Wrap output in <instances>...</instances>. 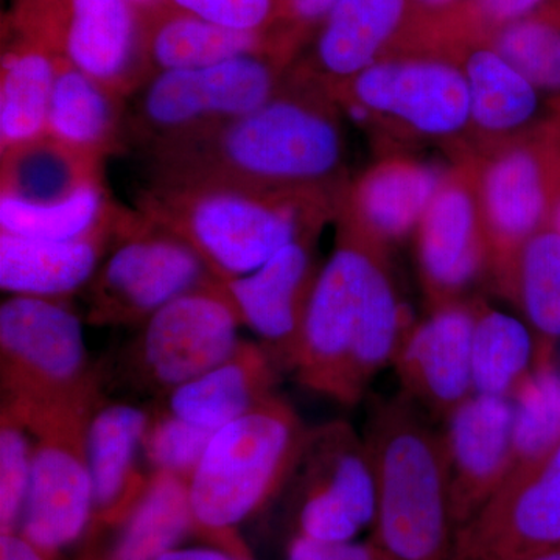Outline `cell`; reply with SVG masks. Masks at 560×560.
<instances>
[{
  "instance_id": "obj_47",
  "label": "cell",
  "mask_w": 560,
  "mask_h": 560,
  "mask_svg": "<svg viewBox=\"0 0 560 560\" xmlns=\"http://www.w3.org/2000/svg\"><path fill=\"white\" fill-rule=\"evenodd\" d=\"M521 560H560V547L550 548V550L537 552V555Z\"/></svg>"
},
{
  "instance_id": "obj_48",
  "label": "cell",
  "mask_w": 560,
  "mask_h": 560,
  "mask_svg": "<svg viewBox=\"0 0 560 560\" xmlns=\"http://www.w3.org/2000/svg\"><path fill=\"white\" fill-rule=\"evenodd\" d=\"M548 102H550L552 119H555L556 124H558V127L560 128V95H558V97L548 98Z\"/></svg>"
},
{
  "instance_id": "obj_13",
  "label": "cell",
  "mask_w": 560,
  "mask_h": 560,
  "mask_svg": "<svg viewBox=\"0 0 560 560\" xmlns=\"http://www.w3.org/2000/svg\"><path fill=\"white\" fill-rule=\"evenodd\" d=\"M241 318L219 280L176 298L140 324L127 353L140 389L164 397L200 377L237 348Z\"/></svg>"
},
{
  "instance_id": "obj_35",
  "label": "cell",
  "mask_w": 560,
  "mask_h": 560,
  "mask_svg": "<svg viewBox=\"0 0 560 560\" xmlns=\"http://www.w3.org/2000/svg\"><path fill=\"white\" fill-rule=\"evenodd\" d=\"M544 95H560V0H545L533 13L485 39Z\"/></svg>"
},
{
  "instance_id": "obj_3",
  "label": "cell",
  "mask_w": 560,
  "mask_h": 560,
  "mask_svg": "<svg viewBox=\"0 0 560 560\" xmlns=\"http://www.w3.org/2000/svg\"><path fill=\"white\" fill-rule=\"evenodd\" d=\"M364 442L375 478L372 541L396 560H452L456 528L444 436L407 397H374Z\"/></svg>"
},
{
  "instance_id": "obj_32",
  "label": "cell",
  "mask_w": 560,
  "mask_h": 560,
  "mask_svg": "<svg viewBox=\"0 0 560 560\" xmlns=\"http://www.w3.org/2000/svg\"><path fill=\"white\" fill-rule=\"evenodd\" d=\"M194 526L189 481L167 474H153L138 501L109 560H158L173 550Z\"/></svg>"
},
{
  "instance_id": "obj_9",
  "label": "cell",
  "mask_w": 560,
  "mask_h": 560,
  "mask_svg": "<svg viewBox=\"0 0 560 560\" xmlns=\"http://www.w3.org/2000/svg\"><path fill=\"white\" fill-rule=\"evenodd\" d=\"M3 25L121 97L150 79L142 18L127 0H14Z\"/></svg>"
},
{
  "instance_id": "obj_37",
  "label": "cell",
  "mask_w": 560,
  "mask_h": 560,
  "mask_svg": "<svg viewBox=\"0 0 560 560\" xmlns=\"http://www.w3.org/2000/svg\"><path fill=\"white\" fill-rule=\"evenodd\" d=\"M33 463V436L25 420L0 405V528L14 533L24 514Z\"/></svg>"
},
{
  "instance_id": "obj_16",
  "label": "cell",
  "mask_w": 560,
  "mask_h": 560,
  "mask_svg": "<svg viewBox=\"0 0 560 560\" xmlns=\"http://www.w3.org/2000/svg\"><path fill=\"white\" fill-rule=\"evenodd\" d=\"M560 547V444L508 475L456 533L452 560H521Z\"/></svg>"
},
{
  "instance_id": "obj_29",
  "label": "cell",
  "mask_w": 560,
  "mask_h": 560,
  "mask_svg": "<svg viewBox=\"0 0 560 560\" xmlns=\"http://www.w3.org/2000/svg\"><path fill=\"white\" fill-rule=\"evenodd\" d=\"M0 60V151L44 138L58 58L3 25Z\"/></svg>"
},
{
  "instance_id": "obj_34",
  "label": "cell",
  "mask_w": 560,
  "mask_h": 560,
  "mask_svg": "<svg viewBox=\"0 0 560 560\" xmlns=\"http://www.w3.org/2000/svg\"><path fill=\"white\" fill-rule=\"evenodd\" d=\"M536 361L511 399V471L544 458L560 444V371L550 363L547 350L537 349Z\"/></svg>"
},
{
  "instance_id": "obj_39",
  "label": "cell",
  "mask_w": 560,
  "mask_h": 560,
  "mask_svg": "<svg viewBox=\"0 0 560 560\" xmlns=\"http://www.w3.org/2000/svg\"><path fill=\"white\" fill-rule=\"evenodd\" d=\"M167 5L246 33L276 32L282 18V0H167Z\"/></svg>"
},
{
  "instance_id": "obj_40",
  "label": "cell",
  "mask_w": 560,
  "mask_h": 560,
  "mask_svg": "<svg viewBox=\"0 0 560 560\" xmlns=\"http://www.w3.org/2000/svg\"><path fill=\"white\" fill-rule=\"evenodd\" d=\"M338 0H282V18L276 28L283 46L296 57L304 40L318 31Z\"/></svg>"
},
{
  "instance_id": "obj_30",
  "label": "cell",
  "mask_w": 560,
  "mask_h": 560,
  "mask_svg": "<svg viewBox=\"0 0 560 560\" xmlns=\"http://www.w3.org/2000/svg\"><path fill=\"white\" fill-rule=\"evenodd\" d=\"M127 212L113 200L103 180L57 205L33 206L0 198V232L44 241L114 237Z\"/></svg>"
},
{
  "instance_id": "obj_43",
  "label": "cell",
  "mask_w": 560,
  "mask_h": 560,
  "mask_svg": "<svg viewBox=\"0 0 560 560\" xmlns=\"http://www.w3.org/2000/svg\"><path fill=\"white\" fill-rule=\"evenodd\" d=\"M463 0H411L412 22L411 25L422 24L436 20L442 14L455 9Z\"/></svg>"
},
{
  "instance_id": "obj_10",
  "label": "cell",
  "mask_w": 560,
  "mask_h": 560,
  "mask_svg": "<svg viewBox=\"0 0 560 560\" xmlns=\"http://www.w3.org/2000/svg\"><path fill=\"white\" fill-rule=\"evenodd\" d=\"M474 160L490 276L503 294L523 245L548 228L560 187V128L551 116L525 138Z\"/></svg>"
},
{
  "instance_id": "obj_19",
  "label": "cell",
  "mask_w": 560,
  "mask_h": 560,
  "mask_svg": "<svg viewBox=\"0 0 560 560\" xmlns=\"http://www.w3.org/2000/svg\"><path fill=\"white\" fill-rule=\"evenodd\" d=\"M445 422L451 512L458 533L510 475L514 405L511 399L471 394Z\"/></svg>"
},
{
  "instance_id": "obj_38",
  "label": "cell",
  "mask_w": 560,
  "mask_h": 560,
  "mask_svg": "<svg viewBox=\"0 0 560 560\" xmlns=\"http://www.w3.org/2000/svg\"><path fill=\"white\" fill-rule=\"evenodd\" d=\"M215 431L202 429L171 412H150L143 438V458L151 474H167L190 481Z\"/></svg>"
},
{
  "instance_id": "obj_42",
  "label": "cell",
  "mask_w": 560,
  "mask_h": 560,
  "mask_svg": "<svg viewBox=\"0 0 560 560\" xmlns=\"http://www.w3.org/2000/svg\"><path fill=\"white\" fill-rule=\"evenodd\" d=\"M46 555L22 534L7 533L0 536V560H47Z\"/></svg>"
},
{
  "instance_id": "obj_20",
  "label": "cell",
  "mask_w": 560,
  "mask_h": 560,
  "mask_svg": "<svg viewBox=\"0 0 560 560\" xmlns=\"http://www.w3.org/2000/svg\"><path fill=\"white\" fill-rule=\"evenodd\" d=\"M434 50L451 54L466 77L471 156L525 138L550 119V102L488 40H466Z\"/></svg>"
},
{
  "instance_id": "obj_22",
  "label": "cell",
  "mask_w": 560,
  "mask_h": 560,
  "mask_svg": "<svg viewBox=\"0 0 560 560\" xmlns=\"http://www.w3.org/2000/svg\"><path fill=\"white\" fill-rule=\"evenodd\" d=\"M411 22V0H338L293 68L331 94L396 49Z\"/></svg>"
},
{
  "instance_id": "obj_2",
  "label": "cell",
  "mask_w": 560,
  "mask_h": 560,
  "mask_svg": "<svg viewBox=\"0 0 560 560\" xmlns=\"http://www.w3.org/2000/svg\"><path fill=\"white\" fill-rule=\"evenodd\" d=\"M340 200L323 194L223 184L150 183L138 210L197 250L217 280L241 278L308 231L335 220Z\"/></svg>"
},
{
  "instance_id": "obj_18",
  "label": "cell",
  "mask_w": 560,
  "mask_h": 560,
  "mask_svg": "<svg viewBox=\"0 0 560 560\" xmlns=\"http://www.w3.org/2000/svg\"><path fill=\"white\" fill-rule=\"evenodd\" d=\"M475 316L477 300L440 305L401 341L393 363L400 394L430 418L447 420L474 394Z\"/></svg>"
},
{
  "instance_id": "obj_45",
  "label": "cell",
  "mask_w": 560,
  "mask_h": 560,
  "mask_svg": "<svg viewBox=\"0 0 560 560\" xmlns=\"http://www.w3.org/2000/svg\"><path fill=\"white\" fill-rule=\"evenodd\" d=\"M127 2L138 11L140 18H143L153 13V11L160 10L161 7L167 3V0H127Z\"/></svg>"
},
{
  "instance_id": "obj_12",
  "label": "cell",
  "mask_w": 560,
  "mask_h": 560,
  "mask_svg": "<svg viewBox=\"0 0 560 560\" xmlns=\"http://www.w3.org/2000/svg\"><path fill=\"white\" fill-rule=\"evenodd\" d=\"M98 404L21 416L33 436L21 534L47 555L79 539L94 514L88 429Z\"/></svg>"
},
{
  "instance_id": "obj_8",
  "label": "cell",
  "mask_w": 560,
  "mask_h": 560,
  "mask_svg": "<svg viewBox=\"0 0 560 560\" xmlns=\"http://www.w3.org/2000/svg\"><path fill=\"white\" fill-rule=\"evenodd\" d=\"M217 280L197 250L139 210H128L88 283L92 326H140L168 302Z\"/></svg>"
},
{
  "instance_id": "obj_27",
  "label": "cell",
  "mask_w": 560,
  "mask_h": 560,
  "mask_svg": "<svg viewBox=\"0 0 560 560\" xmlns=\"http://www.w3.org/2000/svg\"><path fill=\"white\" fill-rule=\"evenodd\" d=\"M125 101L94 77L58 58L47 136L105 161L127 147Z\"/></svg>"
},
{
  "instance_id": "obj_26",
  "label": "cell",
  "mask_w": 560,
  "mask_h": 560,
  "mask_svg": "<svg viewBox=\"0 0 560 560\" xmlns=\"http://www.w3.org/2000/svg\"><path fill=\"white\" fill-rule=\"evenodd\" d=\"M113 238L44 241L0 232V287L10 294L66 301L86 289Z\"/></svg>"
},
{
  "instance_id": "obj_33",
  "label": "cell",
  "mask_w": 560,
  "mask_h": 560,
  "mask_svg": "<svg viewBox=\"0 0 560 560\" xmlns=\"http://www.w3.org/2000/svg\"><path fill=\"white\" fill-rule=\"evenodd\" d=\"M540 342L560 338V235L545 228L523 245L503 291Z\"/></svg>"
},
{
  "instance_id": "obj_23",
  "label": "cell",
  "mask_w": 560,
  "mask_h": 560,
  "mask_svg": "<svg viewBox=\"0 0 560 560\" xmlns=\"http://www.w3.org/2000/svg\"><path fill=\"white\" fill-rule=\"evenodd\" d=\"M149 423V411L124 401H101L92 412L88 429L92 518L101 522L127 518L149 488L153 474H143L139 464Z\"/></svg>"
},
{
  "instance_id": "obj_17",
  "label": "cell",
  "mask_w": 560,
  "mask_h": 560,
  "mask_svg": "<svg viewBox=\"0 0 560 560\" xmlns=\"http://www.w3.org/2000/svg\"><path fill=\"white\" fill-rule=\"evenodd\" d=\"M319 234V230L304 232L249 275L219 280L242 326L259 337L280 371L290 372L323 268L316 257Z\"/></svg>"
},
{
  "instance_id": "obj_25",
  "label": "cell",
  "mask_w": 560,
  "mask_h": 560,
  "mask_svg": "<svg viewBox=\"0 0 560 560\" xmlns=\"http://www.w3.org/2000/svg\"><path fill=\"white\" fill-rule=\"evenodd\" d=\"M142 33L143 54L151 75L168 70L208 68L248 55H278L294 65L276 32L230 31L167 3L142 18Z\"/></svg>"
},
{
  "instance_id": "obj_15",
  "label": "cell",
  "mask_w": 560,
  "mask_h": 560,
  "mask_svg": "<svg viewBox=\"0 0 560 560\" xmlns=\"http://www.w3.org/2000/svg\"><path fill=\"white\" fill-rule=\"evenodd\" d=\"M420 282L430 307L463 301L490 275V246L477 191L475 160L455 162L415 232Z\"/></svg>"
},
{
  "instance_id": "obj_28",
  "label": "cell",
  "mask_w": 560,
  "mask_h": 560,
  "mask_svg": "<svg viewBox=\"0 0 560 560\" xmlns=\"http://www.w3.org/2000/svg\"><path fill=\"white\" fill-rule=\"evenodd\" d=\"M103 162L50 136L0 151V198L47 206L103 183Z\"/></svg>"
},
{
  "instance_id": "obj_5",
  "label": "cell",
  "mask_w": 560,
  "mask_h": 560,
  "mask_svg": "<svg viewBox=\"0 0 560 560\" xmlns=\"http://www.w3.org/2000/svg\"><path fill=\"white\" fill-rule=\"evenodd\" d=\"M311 427L275 394L213 433L191 475L194 525L230 533L289 486Z\"/></svg>"
},
{
  "instance_id": "obj_6",
  "label": "cell",
  "mask_w": 560,
  "mask_h": 560,
  "mask_svg": "<svg viewBox=\"0 0 560 560\" xmlns=\"http://www.w3.org/2000/svg\"><path fill=\"white\" fill-rule=\"evenodd\" d=\"M83 323L68 302L13 294L0 305L2 404L24 419L102 400Z\"/></svg>"
},
{
  "instance_id": "obj_7",
  "label": "cell",
  "mask_w": 560,
  "mask_h": 560,
  "mask_svg": "<svg viewBox=\"0 0 560 560\" xmlns=\"http://www.w3.org/2000/svg\"><path fill=\"white\" fill-rule=\"evenodd\" d=\"M291 66L278 55L264 54L153 73L131 95L127 142L147 151L230 124L270 102Z\"/></svg>"
},
{
  "instance_id": "obj_46",
  "label": "cell",
  "mask_w": 560,
  "mask_h": 560,
  "mask_svg": "<svg viewBox=\"0 0 560 560\" xmlns=\"http://www.w3.org/2000/svg\"><path fill=\"white\" fill-rule=\"evenodd\" d=\"M548 228L558 232L560 235V187L558 194H556L555 201H552V208L550 213V221H548Z\"/></svg>"
},
{
  "instance_id": "obj_21",
  "label": "cell",
  "mask_w": 560,
  "mask_h": 560,
  "mask_svg": "<svg viewBox=\"0 0 560 560\" xmlns=\"http://www.w3.org/2000/svg\"><path fill=\"white\" fill-rule=\"evenodd\" d=\"M448 168L401 151H385L346 186L335 220L389 248L415 235Z\"/></svg>"
},
{
  "instance_id": "obj_1",
  "label": "cell",
  "mask_w": 560,
  "mask_h": 560,
  "mask_svg": "<svg viewBox=\"0 0 560 560\" xmlns=\"http://www.w3.org/2000/svg\"><path fill=\"white\" fill-rule=\"evenodd\" d=\"M342 114L330 91L291 68L259 109L147 150L150 183L223 184L323 194L341 200L346 178Z\"/></svg>"
},
{
  "instance_id": "obj_4",
  "label": "cell",
  "mask_w": 560,
  "mask_h": 560,
  "mask_svg": "<svg viewBox=\"0 0 560 560\" xmlns=\"http://www.w3.org/2000/svg\"><path fill=\"white\" fill-rule=\"evenodd\" d=\"M341 114L364 130L404 142L438 143L469 160L470 98L447 51L400 47L331 92Z\"/></svg>"
},
{
  "instance_id": "obj_36",
  "label": "cell",
  "mask_w": 560,
  "mask_h": 560,
  "mask_svg": "<svg viewBox=\"0 0 560 560\" xmlns=\"http://www.w3.org/2000/svg\"><path fill=\"white\" fill-rule=\"evenodd\" d=\"M545 0H463L436 20L411 25L405 44L442 49L466 40L488 39L533 13Z\"/></svg>"
},
{
  "instance_id": "obj_31",
  "label": "cell",
  "mask_w": 560,
  "mask_h": 560,
  "mask_svg": "<svg viewBox=\"0 0 560 560\" xmlns=\"http://www.w3.org/2000/svg\"><path fill=\"white\" fill-rule=\"evenodd\" d=\"M536 345L528 327L477 300L471 340L474 394L512 399L534 370Z\"/></svg>"
},
{
  "instance_id": "obj_24",
  "label": "cell",
  "mask_w": 560,
  "mask_h": 560,
  "mask_svg": "<svg viewBox=\"0 0 560 560\" xmlns=\"http://www.w3.org/2000/svg\"><path fill=\"white\" fill-rule=\"evenodd\" d=\"M280 372L261 342L241 340L226 360L162 397V410L217 431L275 396Z\"/></svg>"
},
{
  "instance_id": "obj_41",
  "label": "cell",
  "mask_w": 560,
  "mask_h": 560,
  "mask_svg": "<svg viewBox=\"0 0 560 560\" xmlns=\"http://www.w3.org/2000/svg\"><path fill=\"white\" fill-rule=\"evenodd\" d=\"M289 560H396L374 541H318L298 536L291 544Z\"/></svg>"
},
{
  "instance_id": "obj_14",
  "label": "cell",
  "mask_w": 560,
  "mask_h": 560,
  "mask_svg": "<svg viewBox=\"0 0 560 560\" xmlns=\"http://www.w3.org/2000/svg\"><path fill=\"white\" fill-rule=\"evenodd\" d=\"M290 482L300 501V536L338 544L374 525V469L364 438L348 420L311 427Z\"/></svg>"
},
{
  "instance_id": "obj_11",
  "label": "cell",
  "mask_w": 560,
  "mask_h": 560,
  "mask_svg": "<svg viewBox=\"0 0 560 560\" xmlns=\"http://www.w3.org/2000/svg\"><path fill=\"white\" fill-rule=\"evenodd\" d=\"M337 242L313 289L290 374L341 405L346 371L372 275L388 248L338 220Z\"/></svg>"
},
{
  "instance_id": "obj_44",
  "label": "cell",
  "mask_w": 560,
  "mask_h": 560,
  "mask_svg": "<svg viewBox=\"0 0 560 560\" xmlns=\"http://www.w3.org/2000/svg\"><path fill=\"white\" fill-rule=\"evenodd\" d=\"M158 560H246L231 555V552H223L217 550H206V548H189V550H173L165 552Z\"/></svg>"
}]
</instances>
